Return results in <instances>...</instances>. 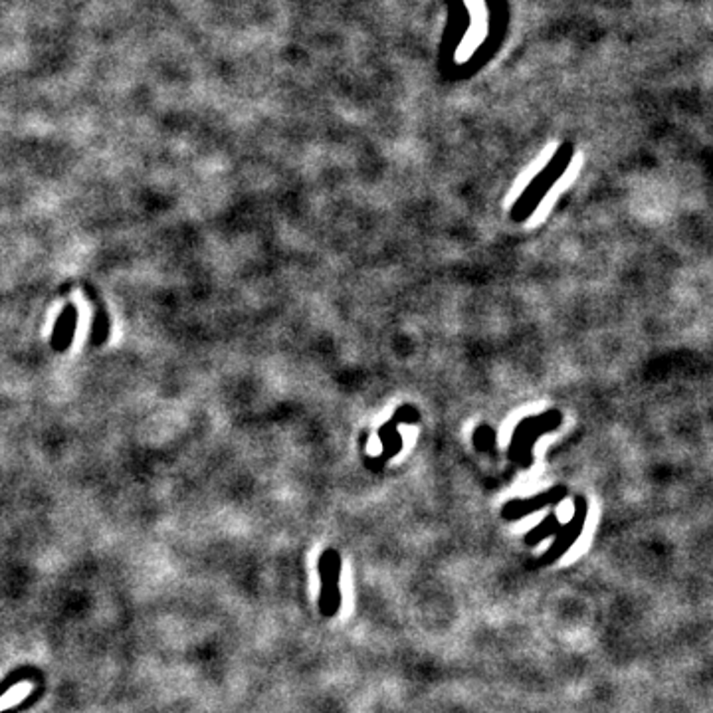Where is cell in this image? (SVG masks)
I'll return each instance as SVG.
<instances>
[{"label": "cell", "instance_id": "1", "mask_svg": "<svg viewBox=\"0 0 713 713\" xmlns=\"http://www.w3.org/2000/svg\"><path fill=\"white\" fill-rule=\"evenodd\" d=\"M319 577H321V593H319V611L323 616H335L341 606V557L335 549H327L319 559Z\"/></svg>", "mask_w": 713, "mask_h": 713}, {"label": "cell", "instance_id": "7", "mask_svg": "<svg viewBox=\"0 0 713 713\" xmlns=\"http://www.w3.org/2000/svg\"><path fill=\"white\" fill-rule=\"evenodd\" d=\"M32 674H34V672H32V670H28V668H20V670H14V672H12V674H10V676L6 677L2 684H0V695L4 694L6 690H10V687H12L14 684H18V682H22V680H28V677H32Z\"/></svg>", "mask_w": 713, "mask_h": 713}, {"label": "cell", "instance_id": "4", "mask_svg": "<svg viewBox=\"0 0 713 713\" xmlns=\"http://www.w3.org/2000/svg\"><path fill=\"white\" fill-rule=\"evenodd\" d=\"M75 325H77V309L75 306H65L62 313L58 315L52 333V349L56 353H65L74 341Z\"/></svg>", "mask_w": 713, "mask_h": 713}, {"label": "cell", "instance_id": "8", "mask_svg": "<svg viewBox=\"0 0 713 713\" xmlns=\"http://www.w3.org/2000/svg\"><path fill=\"white\" fill-rule=\"evenodd\" d=\"M0 713H16V709H14V707H10V709H4V712H0Z\"/></svg>", "mask_w": 713, "mask_h": 713}, {"label": "cell", "instance_id": "5", "mask_svg": "<svg viewBox=\"0 0 713 713\" xmlns=\"http://www.w3.org/2000/svg\"><path fill=\"white\" fill-rule=\"evenodd\" d=\"M85 291H87V296H90V299H92L93 307H95L90 345H92V347H100V345H103V343L107 341V337H109V315H107V311H105L102 299L97 297V294L93 291L92 287L85 286Z\"/></svg>", "mask_w": 713, "mask_h": 713}, {"label": "cell", "instance_id": "2", "mask_svg": "<svg viewBox=\"0 0 713 713\" xmlns=\"http://www.w3.org/2000/svg\"><path fill=\"white\" fill-rule=\"evenodd\" d=\"M586 513H589V501L584 500L583 495H579L574 500V515L573 519L567 523V525H561V529L557 531L555 541L553 545L549 547V551L545 553V557L541 559L543 565H549L553 563L557 559L565 555L567 551L571 549V545H574V541L579 539V535L583 533L584 523H586Z\"/></svg>", "mask_w": 713, "mask_h": 713}, {"label": "cell", "instance_id": "3", "mask_svg": "<svg viewBox=\"0 0 713 713\" xmlns=\"http://www.w3.org/2000/svg\"><path fill=\"white\" fill-rule=\"evenodd\" d=\"M565 495H567L565 488H553V490L543 491V493H539V495L531 498V500H525V501L515 500V501H510V503H505V508H503V511H501V515H503L505 519H519V518H523V515L533 513L535 510L545 508V505H549V503H557V501H561L563 498H565Z\"/></svg>", "mask_w": 713, "mask_h": 713}, {"label": "cell", "instance_id": "6", "mask_svg": "<svg viewBox=\"0 0 713 713\" xmlns=\"http://www.w3.org/2000/svg\"><path fill=\"white\" fill-rule=\"evenodd\" d=\"M559 529H561L559 518H557V513H551V515H547L543 523H539L537 527L533 529V531H529L525 541H527V545H535V543H537V541H541V539L555 535Z\"/></svg>", "mask_w": 713, "mask_h": 713}]
</instances>
